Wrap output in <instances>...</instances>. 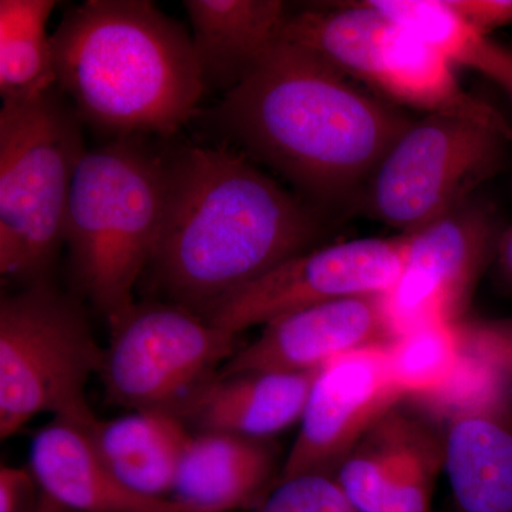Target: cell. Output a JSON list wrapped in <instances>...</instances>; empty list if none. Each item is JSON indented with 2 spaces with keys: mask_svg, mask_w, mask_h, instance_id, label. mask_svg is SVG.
I'll use <instances>...</instances> for the list:
<instances>
[{
  "mask_svg": "<svg viewBox=\"0 0 512 512\" xmlns=\"http://www.w3.org/2000/svg\"><path fill=\"white\" fill-rule=\"evenodd\" d=\"M55 0H0V94L3 103L39 99L59 87L47 22Z\"/></svg>",
  "mask_w": 512,
  "mask_h": 512,
  "instance_id": "21",
  "label": "cell"
},
{
  "mask_svg": "<svg viewBox=\"0 0 512 512\" xmlns=\"http://www.w3.org/2000/svg\"><path fill=\"white\" fill-rule=\"evenodd\" d=\"M52 42L60 90L110 140L177 133L207 89L192 36L148 0H87Z\"/></svg>",
  "mask_w": 512,
  "mask_h": 512,
  "instance_id": "3",
  "label": "cell"
},
{
  "mask_svg": "<svg viewBox=\"0 0 512 512\" xmlns=\"http://www.w3.org/2000/svg\"><path fill=\"white\" fill-rule=\"evenodd\" d=\"M70 512V511H69Z\"/></svg>",
  "mask_w": 512,
  "mask_h": 512,
  "instance_id": "31",
  "label": "cell"
},
{
  "mask_svg": "<svg viewBox=\"0 0 512 512\" xmlns=\"http://www.w3.org/2000/svg\"><path fill=\"white\" fill-rule=\"evenodd\" d=\"M404 399L386 348L359 350L322 367L275 484L303 474L333 476L363 434Z\"/></svg>",
  "mask_w": 512,
  "mask_h": 512,
  "instance_id": "12",
  "label": "cell"
},
{
  "mask_svg": "<svg viewBox=\"0 0 512 512\" xmlns=\"http://www.w3.org/2000/svg\"><path fill=\"white\" fill-rule=\"evenodd\" d=\"M97 454L121 483L148 497L171 498L192 433L180 417L161 410L97 420L87 430Z\"/></svg>",
  "mask_w": 512,
  "mask_h": 512,
  "instance_id": "20",
  "label": "cell"
},
{
  "mask_svg": "<svg viewBox=\"0 0 512 512\" xmlns=\"http://www.w3.org/2000/svg\"><path fill=\"white\" fill-rule=\"evenodd\" d=\"M396 333L383 296H350L279 316L239 348L218 376L305 373L359 350L387 348Z\"/></svg>",
  "mask_w": 512,
  "mask_h": 512,
  "instance_id": "14",
  "label": "cell"
},
{
  "mask_svg": "<svg viewBox=\"0 0 512 512\" xmlns=\"http://www.w3.org/2000/svg\"><path fill=\"white\" fill-rule=\"evenodd\" d=\"M167 173L148 272L168 302L198 315L322 237L323 211L228 146L168 151Z\"/></svg>",
  "mask_w": 512,
  "mask_h": 512,
  "instance_id": "2",
  "label": "cell"
},
{
  "mask_svg": "<svg viewBox=\"0 0 512 512\" xmlns=\"http://www.w3.org/2000/svg\"><path fill=\"white\" fill-rule=\"evenodd\" d=\"M208 123L320 211H352L413 119L281 40L224 94Z\"/></svg>",
  "mask_w": 512,
  "mask_h": 512,
  "instance_id": "1",
  "label": "cell"
},
{
  "mask_svg": "<svg viewBox=\"0 0 512 512\" xmlns=\"http://www.w3.org/2000/svg\"><path fill=\"white\" fill-rule=\"evenodd\" d=\"M279 476L268 441L224 433H192L171 498L194 512L258 507Z\"/></svg>",
  "mask_w": 512,
  "mask_h": 512,
  "instance_id": "17",
  "label": "cell"
},
{
  "mask_svg": "<svg viewBox=\"0 0 512 512\" xmlns=\"http://www.w3.org/2000/svg\"><path fill=\"white\" fill-rule=\"evenodd\" d=\"M109 326L104 394L133 412L178 416L239 350L238 335L174 302H136Z\"/></svg>",
  "mask_w": 512,
  "mask_h": 512,
  "instance_id": "8",
  "label": "cell"
},
{
  "mask_svg": "<svg viewBox=\"0 0 512 512\" xmlns=\"http://www.w3.org/2000/svg\"><path fill=\"white\" fill-rule=\"evenodd\" d=\"M319 370L217 375L185 404L178 417L197 433L268 441L301 421Z\"/></svg>",
  "mask_w": 512,
  "mask_h": 512,
  "instance_id": "16",
  "label": "cell"
},
{
  "mask_svg": "<svg viewBox=\"0 0 512 512\" xmlns=\"http://www.w3.org/2000/svg\"><path fill=\"white\" fill-rule=\"evenodd\" d=\"M494 259L498 274L512 291V225L501 232Z\"/></svg>",
  "mask_w": 512,
  "mask_h": 512,
  "instance_id": "28",
  "label": "cell"
},
{
  "mask_svg": "<svg viewBox=\"0 0 512 512\" xmlns=\"http://www.w3.org/2000/svg\"><path fill=\"white\" fill-rule=\"evenodd\" d=\"M453 5L485 36L512 25V0H453Z\"/></svg>",
  "mask_w": 512,
  "mask_h": 512,
  "instance_id": "27",
  "label": "cell"
},
{
  "mask_svg": "<svg viewBox=\"0 0 512 512\" xmlns=\"http://www.w3.org/2000/svg\"><path fill=\"white\" fill-rule=\"evenodd\" d=\"M42 495L30 467L0 468V512H35Z\"/></svg>",
  "mask_w": 512,
  "mask_h": 512,
  "instance_id": "26",
  "label": "cell"
},
{
  "mask_svg": "<svg viewBox=\"0 0 512 512\" xmlns=\"http://www.w3.org/2000/svg\"><path fill=\"white\" fill-rule=\"evenodd\" d=\"M501 232L495 211L473 198L406 234L402 274L383 295L396 338L427 323L457 325L467 319Z\"/></svg>",
  "mask_w": 512,
  "mask_h": 512,
  "instance_id": "11",
  "label": "cell"
},
{
  "mask_svg": "<svg viewBox=\"0 0 512 512\" xmlns=\"http://www.w3.org/2000/svg\"><path fill=\"white\" fill-rule=\"evenodd\" d=\"M511 383L464 353L443 389L407 399L441 431L454 512H512Z\"/></svg>",
  "mask_w": 512,
  "mask_h": 512,
  "instance_id": "9",
  "label": "cell"
},
{
  "mask_svg": "<svg viewBox=\"0 0 512 512\" xmlns=\"http://www.w3.org/2000/svg\"><path fill=\"white\" fill-rule=\"evenodd\" d=\"M454 67L439 50L389 20L373 57L367 87L390 103L427 114L471 117L511 127L494 106L460 86Z\"/></svg>",
  "mask_w": 512,
  "mask_h": 512,
  "instance_id": "19",
  "label": "cell"
},
{
  "mask_svg": "<svg viewBox=\"0 0 512 512\" xmlns=\"http://www.w3.org/2000/svg\"><path fill=\"white\" fill-rule=\"evenodd\" d=\"M104 349L82 305L47 281L25 285L0 302V437L18 434L37 414L90 430L97 416L87 383Z\"/></svg>",
  "mask_w": 512,
  "mask_h": 512,
  "instance_id": "6",
  "label": "cell"
},
{
  "mask_svg": "<svg viewBox=\"0 0 512 512\" xmlns=\"http://www.w3.org/2000/svg\"><path fill=\"white\" fill-rule=\"evenodd\" d=\"M512 127L427 114L390 147L352 211L409 234L473 200L500 173Z\"/></svg>",
  "mask_w": 512,
  "mask_h": 512,
  "instance_id": "7",
  "label": "cell"
},
{
  "mask_svg": "<svg viewBox=\"0 0 512 512\" xmlns=\"http://www.w3.org/2000/svg\"><path fill=\"white\" fill-rule=\"evenodd\" d=\"M205 87L238 86L284 35L289 9L279 0H185Z\"/></svg>",
  "mask_w": 512,
  "mask_h": 512,
  "instance_id": "18",
  "label": "cell"
},
{
  "mask_svg": "<svg viewBox=\"0 0 512 512\" xmlns=\"http://www.w3.org/2000/svg\"><path fill=\"white\" fill-rule=\"evenodd\" d=\"M35 512H69L66 508L62 507L59 503H56L52 498L47 497L46 494L40 498V503L37 505Z\"/></svg>",
  "mask_w": 512,
  "mask_h": 512,
  "instance_id": "30",
  "label": "cell"
},
{
  "mask_svg": "<svg viewBox=\"0 0 512 512\" xmlns=\"http://www.w3.org/2000/svg\"><path fill=\"white\" fill-rule=\"evenodd\" d=\"M252 512H360L332 474H303L276 483Z\"/></svg>",
  "mask_w": 512,
  "mask_h": 512,
  "instance_id": "24",
  "label": "cell"
},
{
  "mask_svg": "<svg viewBox=\"0 0 512 512\" xmlns=\"http://www.w3.org/2000/svg\"><path fill=\"white\" fill-rule=\"evenodd\" d=\"M443 470L439 427L404 399L363 434L333 477L360 512H434Z\"/></svg>",
  "mask_w": 512,
  "mask_h": 512,
  "instance_id": "13",
  "label": "cell"
},
{
  "mask_svg": "<svg viewBox=\"0 0 512 512\" xmlns=\"http://www.w3.org/2000/svg\"><path fill=\"white\" fill-rule=\"evenodd\" d=\"M390 20L443 53L454 66H464L487 77L498 43L471 25L453 0H369Z\"/></svg>",
  "mask_w": 512,
  "mask_h": 512,
  "instance_id": "22",
  "label": "cell"
},
{
  "mask_svg": "<svg viewBox=\"0 0 512 512\" xmlns=\"http://www.w3.org/2000/svg\"><path fill=\"white\" fill-rule=\"evenodd\" d=\"M167 153L147 137L113 138L86 150L74 174L64 245L77 291L107 319L134 305L167 201Z\"/></svg>",
  "mask_w": 512,
  "mask_h": 512,
  "instance_id": "4",
  "label": "cell"
},
{
  "mask_svg": "<svg viewBox=\"0 0 512 512\" xmlns=\"http://www.w3.org/2000/svg\"><path fill=\"white\" fill-rule=\"evenodd\" d=\"M490 79L500 84L512 101V50L503 46Z\"/></svg>",
  "mask_w": 512,
  "mask_h": 512,
  "instance_id": "29",
  "label": "cell"
},
{
  "mask_svg": "<svg viewBox=\"0 0 512 512\" xmlns=\"http://www.w3.org/2000/svg\"><path fill=\"white\" fill-rule=\"evenodd\" d=\"M406 255V234L323 245L293 256L204 316L241 335L279 316L350 296H383L396 285Z\"/></svg>",
  "mask_w": 512,
  "mask_h": 512,
  "instance_id": "10",
  "label": "cell"
},
{
  "mask_svg": "<svg viewBox=\"0 0 512 512\" xmlns=\"http://www.w3.org/2000/svg\"><path fill=\"white\" fill-rule=\"evenodd\" d=\"M29 467L42 493L70 512H194L130 490L103 463L89 431L72 421L55 419L37 431Z\"/></svg>",
  "mask_w": 512,
  "mask_h": 512,
  "instance_id": "15",
  "label": "cell"
},
{
  "mask_svg": "<svg viewBox=\"0 0 512 512\" xmlns=\"http://www.w3.org/2000/svg\"><path fill=\"white\" fill-rule=\"evenodd\" d=\"M386 353L394 382L406 399L439 392L456 375L464 357L457 325L450 323L406 330L387 346Z\"/></svg>",
  "mask_w": 512,
  "mask_h": 512,
  "instance_id": "23",
  "label": "cell"
},
{
  "mask_svg": "<svg viewBox=\"0 0 512 512\" xmlns=\"http://www.w3.org/2000/svg\"><path fill=\"white\" fill-rule=\"evenodd\" d=\"M457 329L464 353L497 367L512 379V318H467L458 323Z\"/></svg>",
  "mask_w": 512,
  "mask_h": 512,
  "instance_id": "25",
  "label": "cell"
},
{
  "mask_svg": "<svg viewBox=\"0 0 512 512\" xmlns=\"http://www.w3.org/2000/svg\"><path fill=\"white\" fill-rule=\"evenodd\" d=\"M83 123L60 87L0 110V272L23 286L49 279L86 153Z\"/></svg>",
  "mask_w": 512,
  "mask_h": 512,
  "instance_id": "5",
  "label": "cell"
}]
</instances>
